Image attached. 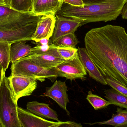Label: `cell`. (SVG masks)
<instances>
[{
    "label": "cell",
    "instance_id": "6da1fadb",
    "mask_svg": "<svg viewBox=\"0 0 127 127\" xmlns=\"http://www.w3.org/2000/svg\"><path fill=\"white\" fill-rule=\"evenodd\" d=\"M85 48L104 78L127 87V33L123 27L107 25L88 31Z\"/></svg>",
    "mask_w": 127,
    "mask_h": 127
},
{
    "label": "cell",
    "instance_id": "7a4b0ae2",
    "mask_svg": "<svg viewBox=\"0 0 127 127\" xmlns=\"http://www.w3.org/2000/svg\"><path fill=\"white\" fill-rule=\"evenodd\" d=\"M127 0H110L103 3L84 4L74 6L63 3L57 15L85 21L87 23L115 20L121 13Z\"/></svg>",
    "mask_w": 127,
    "mask_h": 127
},
{
    "label": "cell",
    "instance_id": "3957f363",
    "mask_svg": "<svg viewBox=\"0 0 127 127\" xmlns=\"http://www.w3.org/2000/svg\"><path fill=\"white\" fill-rule=\"evenodd\" d=\"M18 107L8 78L5 76L0 85V119L3 127H21Z\"/></svg>",
    "mask_w": 127,
    "mask_h": 127
},
{
    "label": "cell",
    "instance_id": "277c9868",
    "mask_svg": "<svg viewBox=\"0 0 127 127\" xmlns=\"http://www.w3.org/2000/svg\"><path fill=\"white\" fill-rule=\"evenodd\" d=\"M11 71V76L30 77L41 82L44 81L45 79H48L53 83L58 77L57 74L53 69L41 67L27 57L12 63Z\"/></svg>",
    "mask_w": 127,
    "mask_h": 127
},
{
    "label": "cell",
    "instance_id": "5b68a950",
    "mask_svg": "<svg viewBox=\"0 0 127 127\" xmlns=\"http://www.w3.org/2000/svg\"><path fill=\"white\" fill-rule=\"evenodd\" d=\"M42 16L32 12H23L0 4V28H14L38 21Z\"/></svg>",
    "mask_w": 127,
    "mask_h": 127
},
{
    "label": "cell",
    "instance_id": "8992f818",
    "mask_svg": "<svg viewBox=\"0 0 127 127\" xmlns=\"http://www.w3.org/2000/svg\"><path fill=\"white\" fill-rule=\"evenodd\" d=\"M51 69L56 72L58 77L65 78L71 81L76 79H84L87 75L78 54L74 58L65 60Z\"/></svg>",
    "mask_w": 127,
    "mask_h": 127
},
{
    "label": "cell",
    "instance_id": "52a82bcc",
    "mask_svg": "<svg viewBox=\"0 0 127 127\" xmlns=\"http://www.w3.org/2000/svg\"><path fill=\"white\" fill-rule=\"evenodd\" d=\"M7 78L17 102L21 98L31 95L37 88V80L35 78L20 75H10Z\"/></svg>",
    "mask_w": 127,
    "mask_h": 127
},
{
    "label": "cell",
    "instance_id": "ba28073f",
    "mask_svg": "<svg viewBox=\"0 0 127 127\" xmlns=\"http://www.w3.org/2000/svg\"><path fill=\"white\" fill-rule=\"evenodd\" d=\"M38 21L14 28H0V42L12 43L20 41H31Z\"/></svg>",
    "mask_w": 127,
    "mask_h": 127
},
{
    "label": "cell",
    "instance_id": "9c48e42d",
    "mask_svg": "<svg viewBox=\"0 0 127 127\" xmlns=\"http://www.w3.org/2000/svg\"><path fill=\"white\" fill-rule=\"evenodd\" d=\"M56 21L53 33L49 41L51 44L64 35L75 33L79 27L87 24L85 21L67 18L56 14Z\"/></svg>",
    "mask_w": 127,
    "mask_h": 127
},
{
    "label": "cell",
    "instance_id": "30bf717a",
    "mask_svg": "<svg viewBox=\"0 0 127 127\" xmlns=\"http://www.w3.org/2000/svg\"><path fill=\"white\" fill-rule=\"evenodd\" d=\"M50 49L46 52L36 53L27 56V57L38 65L47 69L56 67L65 61L59 55L56 45L50 44Z\"/></svg>",
    "mask_w": 127,
    "mask_h": 127
},
{
    "label": "cell",
    "instance_id": "8fae6325",
    "mask_svg": "<svg viewBox=\"0 0 127 127\" xmlns=\"http://www.w3.org/2000/svg\"><path fill=\"white\" fill-rule=\"evenodd\" d=\"M18 115L21 127H61L64 122L48 121L18 106Z\"/></svg>",
    "mask_w": 127,
    "mask_h": 127
},
{
    "label": "cell",
    "instance_id": "7c38bea8",
    "mask_svg": "<svg viewBox=\"0 0 127 127\" xmlns=\"http://www.w3.org/2000/svg\"><path fill=\"white\" fill-rule=\"evenodd\" d=\"M67 91L68 89L65 81L56 80L52 86L46 87L45 92L41 96L48 97L53 100L69 116L70 113L66 108L67 104L69 102Z\"/></svg>",
    "mask_w": 127,
    "mask_h": 127
},
{
    "label": "cell",
    "instance_id": "4fadbf2b",
    "mask_svg": "<svg viewBox=\"0 0 127 127\" xmlns=\"http://www.w3.org/2000/svg\"><path fill=\"white\" fill-rule=\"evenodd\" d=\"M56 14H49L42 16L37 23L36 28L31 39L38 42L44 39H50L55 28Z\"/></svg>",
    "mask_w": 127,
    "mask_h": 127
},
{
    "label": "cell",
    "instance_id": "5bb4252c",
    "mask_svg": "<svg viewBox=\"0 0 127 127\" xmlns=\"http://www.w3.org/2000/svg\"><path fill=\"white\" fill-rule=\"evenodd\" d=\"M78 50L81 61L89 77L104 85H107L105 78L90 58L86 48L78 47Z\"/></svg>",
    "mask_w": 127,
    "mask_h": 127
},
{
    "label": "cell",
    "instance_id": "9a60e30c",
    "mask_svg": "<svg viewBox=\"0 0 127 127\" xmlns=\"http://www.w3.org/2000/svg\"><path fill=\"white\" fill-rule=\"evenodd\" d=\"M63 2L60 0H32V12L36 15L56 14L61 9Z\"/></svg>",
    "mask_w": 127,
    "mask_h": 127
},
{
    "label": "cell",
    "instance_id": "2e32d148",
    "mask_svg": "<svg viewBox=\"0 0 127 127\" xmlns=\"http://www.w3.org/2000/svg\"><path fill=\"white\" fill-rule=\"evenodd\" d=\"M27 108L31 112L45 119L60 122L58 118L57 112L51 108L48 104L36 101H30L27 103Z\"/></svg>",
    "mask_w": 127,
    "mask_h": 127
},
{
    "label": "cell",
    "instance_id": "e0dca14e",
    "mask_svg": "<svg viewBox=\"0 0 127 127\" xmlns=\"http://www.w3.org/2000/svg\"><path fill=\"white\" fill-rule=\"evenodd\" d=\"M27 42V41H18L11 44L10 57V62L12 63L31 54L33 47L26 44Z\"/></svg>",
    "mask_w": 127,
    "mask_h": 127
},
{
    "label": "cell",
    "instance_id": "ac0fdd59",
    "mask_svg": "<svg viewBox=\"0 0 127 127\" xmlns=\"http://www.w3.org/2000/svg\"><path fill=\"white\" fill-rule=\"evenodd\" d=\"M116 112V114H113L111 119L107 121L95 122L90 125H106L116 127H127V109L123 110L122 108L118 107Z\"/></svg>",
    "mask_w": 127,
    "mask_h": 127
},
{
    "label": "cell",
    "instance_id": "d6986e66",
    "mask_svg": "<svg viewBox=\"0 0 127 127\" xmlns=\"http://www.w3.org/2000/svg\"><path fill=\"white\" fill-rule=\"evenodd\" d=\"M105 97L110 105H114L127 109V97L112 88L104 89Z\"/></svg>",
    "mask_w": 127,
    "mask_h": 127
},
{
    "label": "cell",
    "instance_id": "ffe728a7",
    "mask_svg": "<svg viewBox=\"0 0 127 127\" xmlns=\"http://www.w3.org/2000/svg\"><path fill=\"white\" fill-rule=\"evenodd\" d=\"M11 43L0 42V63L6 72L10 62V47Z\"/></svg>",
    "mask_w": 127,
    "mask_h": 127
},
{
    "label": "cell",
    "instance_id": "44dd1931",
    "mask_svg": "<svg viewBox=\"0 0 127 127\" xmlns=\"http://www.w3.org/2000/svg\"><path fill=\"white\" fill-rule=\"evenodd\" d=\"M75 33L68 34L60 37L55 41L54 44L59 47H75L79 43Z\"/></svg>",
    "mask_w": 127,
    "mask_h": 127
},
{
    "label": "cell",
    "instance_id": "7402d4cb",
    "mask_svg": "<svg viewBox=\"0 0 127 127\" xmlns=\"http://www.w3.org/2000/svg\"><path fill=\"white\" fill-rule=\"evenodd\" d=\"M9 5L10 8L19 12H32V0H9Z\"/></svg>",
    "mask_w": 127,
    "mask_h": 127
},
{
    "label": "cell",
    "instance_id": "603a6c76",
    "mask_svg": "<svg viewBox=\"0 0 127 127\" xmlns=\"http://www.w3.org/2000/svg\"><path fill=\"white\" fill-rule=\"evenodd\" d=\"M86 99L93 107L95 110L106 108L110 105L108 101L104 100L97 95L93 94L91 91L88 92Z\"/></svg>",
    "mask_w": 127,
    "mask_h": 127
},
{
    "label": "cell",
    "instance_id": "cb8c5ba5",
    "mask_svg": "<svg viewBox=\"0 0 127 127\" xmlns=\"http://www.w3.org/2000/svg\"><path fill=\"white\" fill-rule=\"evenodd\" d=\"M56 47L60 57L65 60L72 59L78 54V48L75 47H59L57 45Z\"/></svg>",
    "mask_w": 127,
    "mask_h": 127
},
{
    "label": "cell",
    "instance_id": "d4e9b609",
    "mask_svg": "<svg viewBox=\"0 0 127 127\" xmlns=\"http://www.w3.org/2000/svg\"><path fill=\"white\" fill-rule=\"evenodd\" d=\"M107 85L115 90L127 97V87L118 82L108 78H105Z\"/></svg>",
    "mask_w": 127,
    "mask_h": 127
},
{
    "label": "cell",
    "instance_id": "484cf974",
    "mask_svg": "<svg viewBox=\"0 0 127 127\" xmlns=\"http://www.w3.org/2000/svg\"><path fill=\"white\" fill-rule=\"evenodd\" d=\"M63 2L74 6L83 7L84 5L83 0H63Z\"/></svg>",
    "mask_w": 127,
    "mask_h": 127
},
{
    "label": "cell",
    "instance_id": "4316f807",
    "mask_svg": "<svg viewBox=\"0 0 127 127\" xmlns=\"http://www.w3.org/2000/svg\"><path fill=\"white\" fill-rule=\"evenodd\" d=\"M82 125L81 124H78L74 122H64L62 125L61 127H82Z\"/></svg>",
    "mask_w": 127,
    "mask_h": 127
},
{
    "label": "cell",
    "instance_id": "83f0119b",
    "mask_svg": "<svg viewBox=\"0 0 127 127\" xmlns=\"http://www.w3.org/2000/svg\"><path fill=\"white\" fill-rule=\"evenodd\" d=\"M83 0L84 2V4H89L103 3V2H106L110 0Z\"/></svg>",
    "mask_w": 127,
    "mask_h": 127
},
{
    "label": "cell",
    "instance_id": "f1b7e54d",
    "mask_svg": "<svg viewBox=\"0 0 127 127\" xmlns=\"http://www.w3.org/2000/svg\"><path fill=\"white\" fill-rule=\"evenodd\" d=\"M121 14L123 19H127V1L123 6Z\"/></svg>",
    "mask_w": 127,
    "mask_h": 127
},
{
    "label": "cell",
    "instance_id": "f546056e",
    "mask_svg": "<svg viewBox=\"0 0 127 127\" xmlns=\"http://www.w3.org/2000/svg\"><path fill=\"white\" fill-rule=\"evenodd\" d=\"M5 76V72H4L1 65L0 63V85L2 83L3 79Z\"/></svg>",
    "mask_w": 127,
    "mask_h": 127
},
{
    "label": "cell",
    "instance_id": "4dcf8cb0",
    "mask_svg": "<svg viewBox=\"0 0 127 127\" xmlns=\"http://www.w3.org/2000/svg\"><path fill=\"white\" fill-rule=\"evenodd\" d=\"M49 41L50 39H44L41 40L38 42L40 43L41 45L49 44Z\"/></svg>",
    "mask_w": 127,
    "mask_h": 127
},
{
    "label": "cell",
    "instance_id": "1f68e13d",
    "mask_svg": "<svg viewBox=\"0 0 127 127\" xmlns=\"http://www.w3.org/2000/svg\"><path fill=\"white\" fill-rule=\"evenodd\" d=\"M0 4L9 5V0H0Z\"/></svg>",
    "mask_w": 127,
    "mask_h": 127
},
{
    "label": "cell",
    "instance_id": "d6a6232c",
    "mask_svg": "<svg viewBox=\"0 0 127 127\" xmlns=\"http://www.w3.org/2000/svg\"><path fill=\"white\" fill-rule=\"evenodd\" d=\"M0 127H3L2 122H1V121L0 119Z\"/></svg>",
    "mask_w": 127,
    "mask_h": 127
},
{
    "label": "cell",
    "instance_id": "836d02e7",
    "mask_svg": "<svg viewBox=\"0 0 127 127\" xmlns=\"http://www.w3.org/2000/svg\"><path fill=\"white\" fill-rule=\"evenodd\" d=\"M60 0L62 1L63 2V0Z\"/></svg>",
    "mask_w": 127,
    "mask_h": 127
}]
</instances>
